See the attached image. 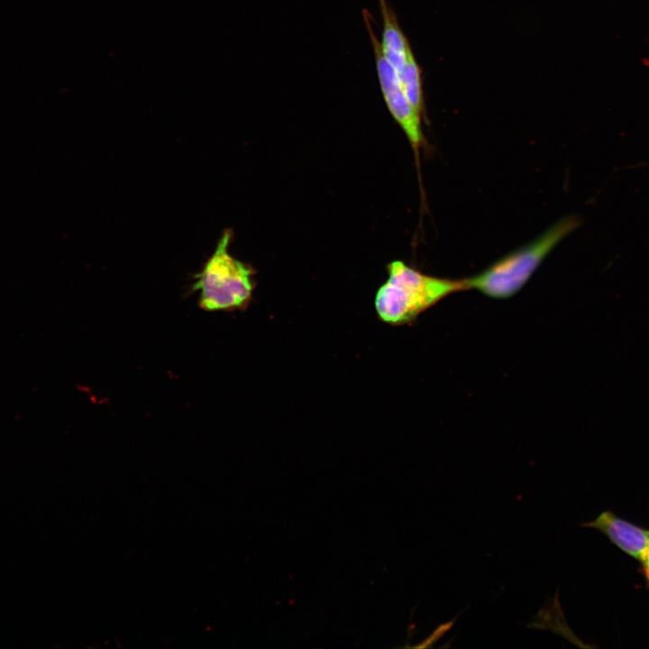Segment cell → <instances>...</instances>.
Instances as JSON below:
<instances>
[{"instance_id":"cell-1","label":"cell","mask_w":649,"mask_h":649,"mask_svg":"<svg viewBox=\"0 0 649 649\" xmlns=\"http://www.w3.org/2000/svg\"><path fill=\"white\" fill-rule=\"evenodd\" d=\"M388 279L379 288L374 306L379 318L388 324L402 325L452 293L464 290L462 279L429 276L402 261L388 267Z\"/></svg>"},{"instance_id":"cell-2","label":"cell","mask_w":649,"mask_h":649,"mask_svg":"<svg viewBox=\"0 0 649 649\" xmlns=\"http://www.w3.org/2000/svg\"><path fill=\"white\" fill-rule=\"evenodd\" d=\"M580 223L577 216L562 218L530 243L507 254L477 275L463 279L464 290L474 289L495 299L515 296L553 249Z\"/></svg>"},{"instance_id":"cell-3","label":"cell","mask_w":649,"mask_h":649,"mask_svg":"<svg viewBox=\"0 0 649 649\" xmlns=\"http://www.w3.org/2000/svg\"><path fill=\"white\" fill-rule=\"evenodd\" d=\"M233 231L225 229L210 257L194 277L192 289L206 311L244 309L255 287L254 270L229 252Z\"/></svg>"},{"instance_id":"cell-4","label":"cell","mask_w":649,"mask_h":649,"mask_svg":"<svg viewBox=\"0 0 649 649\" xmlns=\"http://www.w3.org/2000/svg\"><path fill=\"white\" fill-rule=\"evenodd\" d=\"M362 14L373 48L379 82L385 103L391 115L405 133L413 150L417 152L423 142L421 116L407 99L398 72L381 52L379 41L372 30L370 13L363 10Z\"/></svg>"},{"instance_id":"cell-5","label":"cell","mask_w":649,"mask_h":649,"mask_svg":"<svg viewBox=\"0 0 649 649\" xmlns=\"http://www.w3.org/2000/svg\"><path fill=\"white\" fill-rule=\"evenodd\" d=\"M583 526L599 530L626 553L643 562L649 538L648 530L619 518L610 511L601 513Z\"/></svg>"},{"instance_id":"cell-6","label":"cell","mask_w":649,"mask_h":649,"mask_svg":"<svg viewBox=\"0 0 649 649\" xmlns=\"http://www.w3.org/2000/svg\"><path fill=\"white\" fill-rule=\"evenodd\" d=\"M379 4L383 20L381 52L398 74L413 51L387 1L379 0Z\"/></svg>"},{"instance_id":"cell-7","label":"cell","mask_w":649,"mask_h":649,"mask_svg":"<svg viewBox=\"0 0 649 649\" xmlns=\"http://www.w3.org/2000/svg\"><path fill=\"white\" fill-rule=\"evenodd\" d=\"M398 78L407 99L414 110L421 116L424 103L421 69L413 52L409 55L406 65L398 73Z\"/></svg>"},{"instance_id":"cell-8","label":"cell","mask_w":649,"mask_h":649,"mask_svg":"<svg viewBox=\"0 0 649 649\" xmlns=\"http://www.w3.org/2000/svg\"><path fill=\"white\" fill-rule=\"evenodd\" d=\"M644 569L646 575V578L649 581V538L647 542L646 550L644 553V560H643Z\"/></svg>"}]
</instances>
